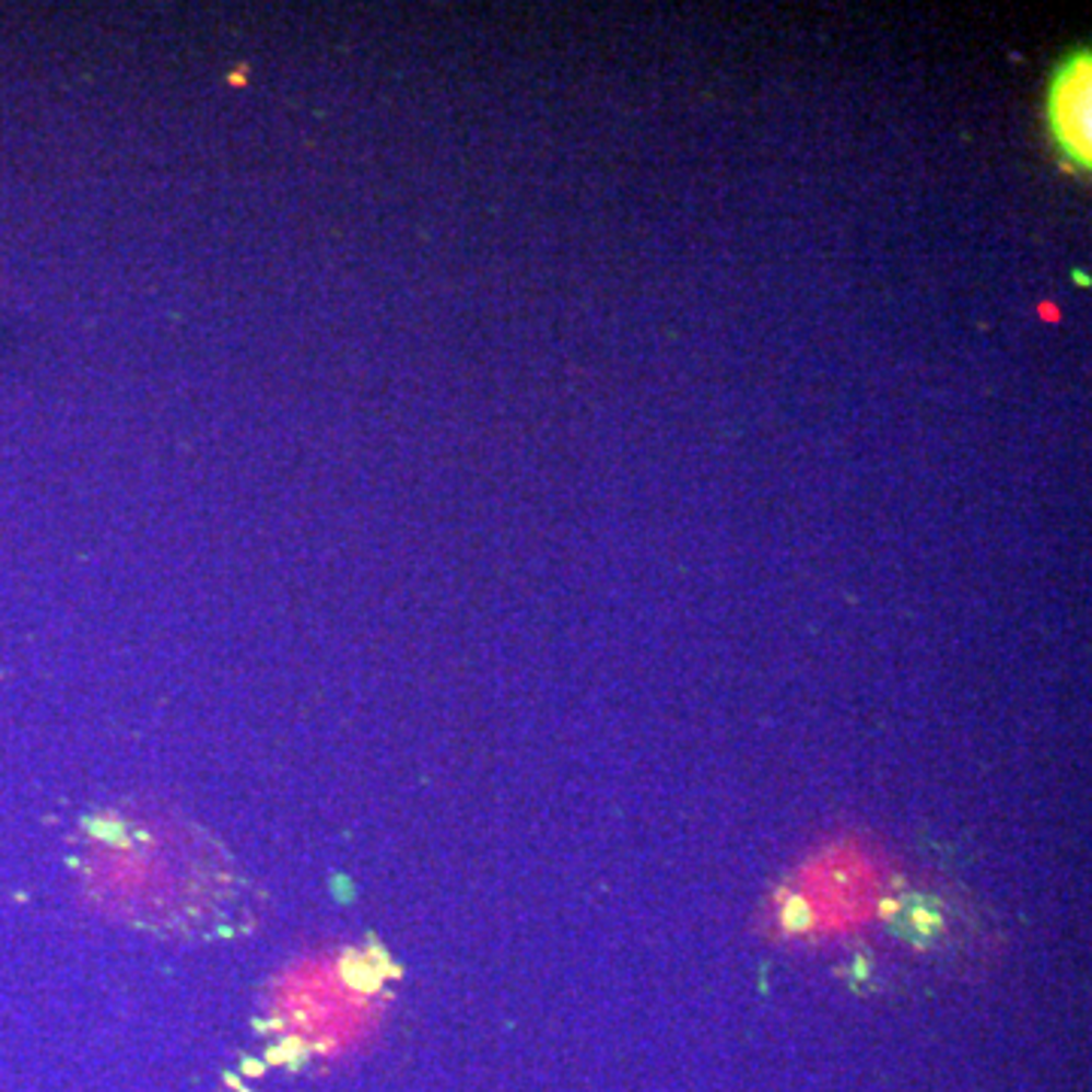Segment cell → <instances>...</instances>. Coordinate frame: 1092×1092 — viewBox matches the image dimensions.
I'll return each instance as SVG.
<instances>
[{"instance_id":"1","label":"cell","mask_w":1092,"mask_h":1092,"mask_svg":"<svg viewBox=\"0 0 1092 1092\" xmlns=\"http://www.w3.org/2000/svg\"><path fill=\"white\" fill-rule=\"evenodd\" d=\"M1044 121L1059 164L1071 174H1087L1092 164V58L1087 46L1053 68L1044 95Z\"/></svg>"}]
</instances>
